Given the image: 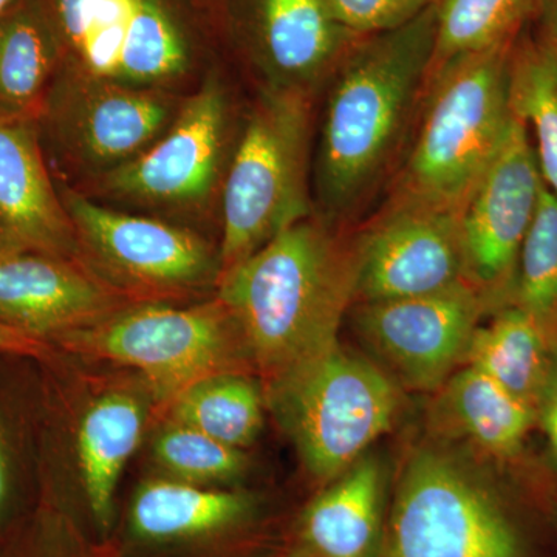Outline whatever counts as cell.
<instances>
[{
  "mask_svg": "<svg viewBox=\"0 0 557 557\" xmlns=\"http://www.w3.org/2000/svg\"><path fill=\"white\" fill-rule=\"evenodd\" d=\"M237 30L263 89L313 97L364 36L332 16L325 0H236Z\"/></svg>",
  "mask_w": 557,
  "mask_h": 557,
  "instance_id": "cell-16",
  "label": "cell"
},
{
  "mask_svg": "<svg viewBox=\"0 0 557 557\" xmlns=\"http://www.w3.org/2000/svg\"><path fill=\"white\" fill-rule=\"evenodd\" d=\"M544 188L530 132L512 113L504 145L461 209L467 282L490 317L511 306L520 252Z\"/></svg>",
  "mask_w": 557,
  "mask_h": 557,
  "instance_id": "cell-12",
  "label": "cell"
},
{
  "mask_svg": "<svg viewBox=\"0 0 557 557\" xmlns=\"http://www.w3.org/2000/svg\"><path fill=\"white\" fill-rule=\"evenodd\" d=\"M440 410L458 434L498 460L518 458L537 426V410L493 379L465 366L442 387Z\"/></svg>",
  "mask_w": 557,
  "mask_h": 557,
  "instance_id": "cell-21",
  "label": "cell"
},
{
  "mask_svg": "<svg viewBox=\"0 0 557 557\" xmlns=\"http://www.w3.org/2000/svg\"><path fill=\"white\" fill-rule=\"evenodd\" d=\"M386 471L362 456L307 508L302 539L317 557H373L381 544Z\"/></svg>",
  "mask_w": 557,
  "mask_h": 557,
  "instance_id": "cell-18",
  "label": "cell"
},
{
  "mask_svg": "<svg viewBox=\"0 0 557 557\" xmlns=\"http://www.w3.org/2000/svg\"><path fill=\"white\" fill-rule=\"evenodd\" d=\"M536 0H432L435 70L460 54L478 53L519 38Z\"/></svg>",
  "mask_w": 557,
  "mask_h": 557,
  "instance_id": "cell-26",
  "label": "cell"
},
{
  "mask_svg": "<svg viewBox=\"0 0 557 557\" xmlns=\"http://www.w3.org/2000/svg\"><path fill=\"white\" fill-rule=\"evenodd\" d=\"M0 351L22 357L47 358V355H50V346L0 324Z\"/></svg>",
  "mask_w": 557,
  "mask_h": 557,
  "instance_id": "cell-32",
  "label": "cell"
},
{
  "mask_svg": "<svg viewBox=\"0 0 557 557\" xmlns=\"http://www.w3.org/2000/svg\"><path fill=\"white\" fill-rule=\"evenodd\" d=\"M552 520H553V527H555L556 536H557V502L555 504V507H553Z\"/></svg>",
  "mask_w": 557,
  "mask_h": 557,
  "instance_id": "cell-34",
  "label": "cell"
},
{
  "mask_svg": "<svg viewBox=\"0 0 557 557\" xmlns=\"http://www.w3.org/2000/svg\"><path fill=\"white\" fill-rule=\"evenodd\" d=\"M528 32L557 65V0H536Z\"/></svg>",
  "mask_w": 557,
  "mask_h": 557,
  "instance_id": "cell-30",
  "label": "cell"
},
{
  "mask_svg": "<svg viewBox=\"0 0 557 557\" xmlns=\"http://www.w3.org/2000/svg\"><path fill=\"white\" fill-rule=\"evenodd\" d=\"M384 557H533V549L500 494L446 454L420 449L399 478Z\"/></svg>",
  "mask_w": 557,
  "mask_h": 557,
  "instance_id": "cell-6",
  "label": "cell"
},
{
  "mask_svg": "<svg viewBox=\"0 0 557 557\" xmlns=\"http://www.w3.org/2000/svg\"><path fill=\"white\" fill-rule=\"evenodd\" d=\"M248 498L180 480H150L139 487L131 523L148 541H177L225 530L247 515Z\"/></svg>",
  "mask_w": 557,
  "mask_h": 557,
  "instance_id": "cell-23",
  "label": "cell"
},
{
  "mask_svg": "<svg viewBox=\"0 0 557 557\" xmlns=\"http://www.w3.org/2000/svg\"><path fill=\"white\" fill-rule=\"evenodd\" d=\"M355 245V304L431 295L467 282L461 212L387 199Z\"/></svg>",
  "mask_w": 557,
  "mask_h": 557,
  "instance_id": "cell-13",
  "label": "cell"
},
{
  "mask_svg": "<svg viewBox=\"0 0 557 557\" xmlns=\"http://www.w3.org/2000/svg\"><path fill=\"white\" fill-rule=\"evenodd\" d=\"M463 362L537 410L557 357L536 324L519 307L508 306L486 324L480 322Z\"/></svg>",
  "mask_w": 557,
  "mask_h": 557,
  "instance_id": "cell-22",
  "label": "cell"
},
{
  "mask_svg": "<svg viewBox=\"0 0 557 557\" xmlns=\"http://www.w3.org/2000/svg\"><path fill=\"white\" fill-rule=\"evenodd\" d=\"M178 109L164 89L124 86L60 65L38 126L62 159L98 177L145 152L168 131Z\"/></svg>",
  "mask_w": 557,
  "mask_h": 557,
  "instance_id": "cell-10",
  "label": "cell"
},
{
  "mask_svg": "<svg viewBox=\"0 0 557 557\" xmlns=\"http://www.w3.org/2000/svg\"><path fill=\"white\" fill-rule=\"evenodd\" d=\"M58 344L138 370L166 403L209 376L240 372L248 362L236 322L219 296L182 309L132 304Z\"/></svg>",
  "mask_w": 557,
  "mask_h": 557,
  "instance_id": "cell-7",
  "label": "cell"
},
{
  "mask_svg": "<svg viewBox=\"0 0 557 557\" xmlns=\"http://www.w3.org/2000/svg\"><path fill=\"white\" fill-rule=\"evenodd\" d=\"M332 16L358 36L397 30L420 16L432 0H325Z\"/></svg>",
  "mask_w": 557,
  "mask_h": 557,
  "instance_id": "cell-29",
  "label": "cell"
},
{
  "mask_svg": "<svg viewBox=\"0 0 557 557\" xmlns=\"http://www.w3.org/2000/svg\"><path fill=\"white\" fill-rule=\"evenodd\" d=\"M537 426L544 432L549 453L557 465V362L537 406Z\"/></svg>",
  "mask_w": 557,
  "mask_h": 557,
  "instance_id": "cell-31",
  "label": "cell"
},
{
  "mask_svg": "<svg viewBox=\"0 0 557 557\" xmlns=\"http://www.w3.org/2000/svg\"><path fill=\"white\" fill-rule=\"evenodd\" d=\"M265 394L244 373H220L172 399L171 421L242 449L255 442L263 421Z\"/></svg>",
  "mask_w": 557,
  "mask_h": 557,
  "instance_id": "cell-24",
  "label": "cell"
},
{
  "mask_svg": "<svg viewBox=\"0 0 557 557\" xmlns=\"http://www.w3.org/2000/svg\"><path fill=\"white\" fill-rule=\"evenodd\" d=\"M512 42L429 72L388 199L461 212L507 137Z\"/></svg>",
  "mask_w": 557,
  "mask_h": 557,
  "instance_id": "cell-3",
  "label": "cell"
},
{
  "mask_svg": "<svg viewBox=\"0 0 557 557\" xmlns=\"http://www.w3.org/2000/svg\"><path fill=\"white\" fill-rule=\"evenodd\" d=\"M0 251H2V242H0Z\"/></svg>",
  "mask_w": 557,
  "mask_h": 557,
  "instance_id": "cell-36",
  "label": "cell"
},
{
  "mask_svg": "<svg viewBox=\"0 0 557 557\" xmlns=\"http://www.w3.org/2000/svg\"><path fill=\"white\" fill-rule=\"evenodd\" d=\"M355 285V236L318 214L282 231L220 278L218 296L263 388L339 343Z\"/></svg>",
  "mask_w": 557,
  "mask_h": 557,
  "instance_id": "cell-2",
  "label": "cell"
},
{
  "mask_svg": "<svg viewBox=\"0 0 557 557\" xmlns=\"http://www.w3.org/2000/svg\"><path fill=\"white\" fill-rule=\"evenodd\" d=\"M152 453L172 479L194 485L236 479L245 468L242 449L175 421L161 429L153 440Z\"/></svg>",
  "mask_w": 557,
  "mask_h": 557,
  "instance_id": "cell-28",
  "label": "cell"
},
{
  "mask_svg": "<svg viewBox=\"0 0 557 557\" xmlns=\"http://www.w3.org/2000/svg\"><path fill=\"white\" fill-rule=\"evenodd\" d=\"M145 408L126 392H110L91 403L76 432L81 479L95 522L109 530L121 472L141 442Z\"/></svg>",
  "mask_w": 557,
  "mask_h": 557,
  "instance_id": "cell-19",
  "label": "cell"
},
{
  "mask_svg": "<svg viewBox=\"0 0 557 557\" xmlns=\"http://www.w3.org/2000/svg\"><path fill=\"white\" fill-rule=\"evenodd\" d=\"M230 101L214 76L180 106L168 131L138 157L91 178L120 203L183 211L203 207L228 168Z\"/></svg>",
  "mask_w": 557,
  "mask_h": 557,
  "instance_id": "cell-11",
  "label": "cell"
},
{
  "mask_svg": "<svg viewBox=\"0 0 557 557\" xmlns=\"http://www.w3.org/2000/svg\"><path fill=\"white\" fill-rule=\"evenodd\" d=\"M7 494H9V461H7L5 443L0 432V512L5 505Z\"/></svg>",
  "mask_w": 557,
  "mask_h": 557,
  "instance_id": "cell-33",
  "label": "cell"
},
{
  "mask_svg": "<svg viewBox=\"0 0 557 557\" xmlns=\"http://www.w3.org/2000/svg\"><path fill=\"white\" fill-rule=\"evenodd\" d=\"M61 51L40 0H11L0 13V115L38 121Z\"/></svg>",
  "mask_w": 557,
  "mask_h": 557,
  "instance_id": "cell-20",
  "label": "cell"
},
{
  "mask_svg": "<svg viewBox=\"0 0 557 557\" xmlns=\"http://www.w3.org/2000/svg\"><path fill=\"white\" fill-rule=\"evenodd\" d=\"M311 98L263 89L249 113L223 178L220 278L314 214Z\"/></svg>",
  "mask_w": 557,
  "mask_h": 557,
  "instance_id": "cell-4",
  "label": "cell"
},
{
  "mask_svg": "<svg viewBox=\"0 0 557 557\" xmlns=\"http://www.w3.org/2000/svg\"><path fill=\"white\" fill-rule=\"evenodd\" d=\"M263 394L310 474L324 482L343 474L391 431L403 401L388 373L339 343Z\"/></svg>",
  "mask_w": 557,
  "mask_h": 557,
  "instance_id": "cell-5",
  "label": "cell"
},
{
  "mask_svg": "<svg viewBox=\"0 0 557 557\" xmlns=\"http://www.w3.org/2000/svg\"><path fill=\"white\" fill-rule=\"evenodd\" d=\"M435 49L432 5L364 36L329 81L314 172L319 218L343 226L372 200L408 146Z\"/></svg>",
  "mask_w": 557,
  "mask_h": 557,
  "instance_id": "cell-1",
  "label": "cell"
},
{
  "mask_svg": "<svg viewBox=\"0 0 557 557\" xmlns=\"http://www.w3.org/2000/svg\"><path fill=\"white\" fill-rule=\"evenodd\" d=\"M135 302L83 260L0 251V324L49 344Z\"/></svg>",
  "mask_w": 557,
  "mask_h": 557,
  "instance_id": "cell-15",
  "label": "cell"
},
{
  "mask_svg": "<svg viewBox=\"0 0 557 557\" xmlns=\"http://www.w3.org/2000/svg\"><path fill=\"white\" fill-rule=\"evenodd\" d=\"M61 65L124 86L164 89L189 70L190 42L171 0H40Z\"/></svg>",
  "mask_w": 557,
  "mask_h": 557,
  "instance_id": "cell-8",
  "label": "cell"
},
{
  "mask_svg": "<svg viewBox=\"0 0 557 557\" xmlns=\"http://www.w3.org/2000/svg\"><path fill=\"white\" fill-rule=\"evenodd\" d=\"M509 106L525 123L542 178L557 199V65L528 25L512 46Z\"/></svg>",
  "mask_w": 557,
  "mask_h": 557,
  "instance_id": "cell-25",
  "label": "cell"
},
{
  "mask_svg": "<svg viewBox=\"0 0 557 557\" xmlns=\"http://www.w3.org/2000/svg\"><path fill=\"white\" fill-rule=\"evenodd\" d=\"M511 306L536 324L557 357V199L547 186L520 252Z\"/></svg>",
  "mask_w": 557,
  "mask_h": 557,
  "instance_id": "cell-27",
  "label": "cell"
},
{
  "mask_svg": "<svg viewBox=\"0 0 557 557\" xmlns=\"http://www.w3.org/2000/svg\"><path fill=\"white\" fill-rule=\"evenodd\" d=\"M0 242L2 251L83 260L47 170L36 120L0 115Z\"/></svg>",
  "mask_w": 557,
  "mask_h": 557,
  "instance_id": "cell-17",
  "label": "cell"
},
{
  "mask_svg": "<svg viewBox=\"0 0 557 557\" xmlns=\"http://www.w3.org/2000/svg\"><path fill=\"white\" fill-rule=\"evenodd\" d=\"M11 0H0V13L10 5Z\"/></svg>",
  "mask_w": 557,
  "mask_h": 557,
  "instance_id": "cell-35",
  "label": "cell"
},
{
  "mask_svg": "<svg viewBox=\"0 0 557 557\" xmlns=\"http://www.w3.org/2000/svg\"><path fill=\"white\" fill-rule=\"evenodd\" d=\"M355 324L405 386L434 392L463 362L480 322L490 317L468 282L413 298L355 304Z\"/></svg>",
  "mask_w": 557,
  "mask_h": 557,
  "instance_id": "cell-14",
  "label": "cell"
},
{
  "mask_svg": "<svg viewBox=\"0 0 557 557\" xmlns=\"http://www.w3.org/2000/svg\"><path fill=\"white\" fill-rule=\"evenodd\" d=\"M81 256L95 273L135 302L218 287L220 256L194 231L60 190Z\"/></svg>",
  "mask_w": 557,
  "mask_h": 557,
  "instance_id": "cell-9",
  "label": "cell"
}]
</instances>
